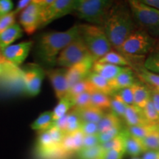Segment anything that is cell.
Returning <instances> with one entry per match:
<instances>
[{
	"mask_svg": "<svg viewBox=\"0 0 159 159\" xmlns=\"http://www.w3.org/2000/svg\"><path fill=\"white\" fill-rule=\"evenodd\" d=\"M123 68L124 67L109 64V63L94 62L91 71L104 77L108 81H111L122 71Z\"/></svg>",
	"mask_w": 159,
	"mask_h": 159,
	"instance_id": "7402d4cb",
	"label": "cell"
},
{
	"mask_svg": "<svg viewBox=\"0 0 159 159\" xmlns=\"http://www.w3.org/2000/svg\"><path fill=\"white\" fill-rule=\"evenodd\" d=\"M96 159H102V157H99V158H96Z\"/></svg>",
	"mask_w": 159,
	"mask_h": 159,
	"instance_id": "db71d44e",
	"label": "cell"
},
{
	"mask_svg": "<svg viewBox=\"0 0 159 159\" xmlns=\"http://www.w3.org/2000/svg\"><path fill=\"white\" fill-rule=\"evenodd\" d=\"M158 151H159V150H158Z\"/></svg>",
	"mask_w": 159,
	"mask_h": 159,
	"instance_id": "9f6ffc18",
	"label": "cell"
},
{
	"mask_svg": "<svg viewBox=\"0 0 159 159\" xmlns=\"http://www.w3.org/2000/svg\"><path fill=\"white\" fill-rule=\"evenodd\" d=\"M45 69L38 63L26 65L21 70L24 89L29 96L35 97L41 91Z\"/></svg>",
	"mask_w": 159,
	"mask_h": 159,
	"instance_id": "9c48e42d",
	"label": "cell"
},
{
	"mask_svg": "<svg viewBox=\"0 0 159 159\" xmlns=\"http://www.w3.org/2000/svg\"><path fill=\"white\" fill-rule=\"evenodd\" d=\"M13 2L11 0H0V17L13 11Z\"/></svg>",
	"mask_w": 159,
	"mask_h": 159,
	"instance_id": "ee69618b",
	"label": "cell"
},
{
	"mask_svg": "<svg viewBox=\"0 0 159 159\" xmlns=\"http://www.w3.org/2000/svg\"><path fill=\"white\" fill-rule=\"evenodd\" d=\"M125 153L124 150H110L104 152L102 158V159H122Z\"/></svg>",
	"mask_w": 159,
	"mask_h": 159,
	"instance_id": "bcb514c9",
	"label": "cell"
},
{
	"mask_svg": "<svg viewBox=\"0 0 159 159\" xmlns=\"http://www.w3.org/2000/svg\"><path fill=\"white\" fill-rule=\"evenodd\" d=\"M111 97L100 91H94L91 93V106L104 111L111 108Z\"/></svg>",
	"mask_w": 159,
	"mask_h": 159,
	"instance_id": "4dcf8cb0",
	"label": "cell"
},
{
	"mask_svg": "<svg viewBox=\"0 0 159 159\" xmlns=\"http://www.w3.org/2000/svg\"><path fill=\"white\" fill-rule=\"evenodd\" d=\"M79 26L80 35L95 62L112 50V46L102 27L89 24Z\"/></svg>",
	"mask_w": 159,
	"mask_h": 159,
	"instance_id": "3957f363",
	"label": "cell"
},
{
	"mask_svg": "<svg viewBox=\"0 0 159 159\" xmlns=\"http://www.w3.org/2000/svg\"><path fill=\"white\" fill-rule=\"evenodd\" d=\"M37 147L39 152L43 156H51L56 152L64 154L61 150V146L53 142L48 130L41 132L39 135Z\"/></svg>",
	"mask_w": 159,
	"mask_h": 159,
	"instance_id": "2e32d148",
	"label": "cell"
},
{
	"mask_svg": "<svg viewBox=\"0 0 159 159\" xmlns=\"http://www.w3.org/2000/svg\"><path fill=\"white\" fill-rule=\"evenodd\" d=\"M90 55L80 35L61 52L56 60V66L69 69Z\"/></svg>",
	"mask_w": 159,
	"mask_h": 159,
	"instance_id": "52a82bcc",
	"label": "cell"
},
{
	"mask_svg": "<svg viewBox=\"0 0 159 159\" xmlns=\"http://www.w3.org/2000/svg\"><path fill=\"white\" fill-rule=\"evenodd\" d=\"M33 45V42L31 41L12 44L2 49L1 55L7 62L15 66H19L28 56Z\"/></svg>",
	"mask_w": 159,
	"mask_h": 159,
	"instance_id": "8fae6325",
	"label": "cell"
},
{
	"mask_svg": "<svg viewBox=\"0 0 159 159\" xmlns=\"http://www.w3.org/2000/svg\"><path fill=\"white\" fill-rule=\"evenodd\" d=\"M73 108L72 100L69 97L65 96L62 99H59V102L52 111L53 120L56 121L64 116Z\"/></svg>",
	"mask_w": 159,
	"mask_h": 159,
	"instance_id": "f546056e",
	"label": "cell"
},
{
	"mask_svg": "<svg viewBox=\"0 0 159 159\" xmlns=\"http://www.w3.org/2000/svg\"><path fill=\"white\" fill-rule=\"evenodd\" d=\"M77 0H54L51 5L45 7L41 12L39 28L65 16L73 14Z\"/></svg>",
	"mask_w": 159,
	"mask_h": 159,
	"instance_id": "ba28073f",
	"label": "cell"
},
{
	"mask_svg": "<svg viewBox=\"0 0 159 159\" xmlns=\"http://www.w3.org/2000/svg\"><path fill=\"white\" fill-rule=\"evenodd\" d=\"M72 109L76 111L82 122H92L98 124L105 115L104 111L91 105L86 108Z\"/></svg>",
	"mask_w": 159,
	"mask_h": 159,
	"instance_id": "44dd1931",
	"label": "cell"
},
{
	"mask_svg": "<svg viewBox=\"0 0 159 159\" xmlns=\"http://www.w3.org/2000/svg\"><path fill=\"white\" fill-rule=\"evenodd\" d=\"M44 69L45 75L48 77L52 85L55 96L58 100L66 96L69 89L67 80V69L59 67Z\"/></svg>",
	"mask_w": 159,
	"mask_h": 159,
	"instance_id": "7c38bea8",
	"label": "cell"
},
{
	"mask_svg": "<svg viewBox=\"0 0 159 159\" xmlns=\"http://www.w3.org/2000/svg\"><path fill=\"white\" fill-rule=\"evenodd\" d=\"M79 35V25L65 31L48 32L40 35L35 45V55L40 65L46 69L56 66L57 57L61 52Z\"/></svg>",
	"mask_w": 159,
	"mask_h": 159,
	"instance_id": "6da1fadb",
	"label": "cell"
},
{
	"mask_svg": "<svg viewBox=\"0 0 159 159\" xmlns=\"http://www.w3.org/2000/svg\"><path fill=\"white\" fill-rule=\"evenodd\" d=\"M143 66L147 70L159 75V40L156 47L144 59Z\"/></svg>",
	"mask_w": 159,
	"mask_h": 159,
	"instance_id": "f1b7e54d",
	"label": "cell"
},
{
	"mask_svg": "<svg viewBox=\"0 0 159 159\" xmlns=\"http://www.w3.org/2000/svg\"><path fill=\"white\" fill-rule=\"evenodd\" d=\"M142 2L145 5L159 11V0H142Z\"/></svg>",
	"mask_w": 159,
	"mask_h": 159,
	"instance_id": "f907efd6",
	"label": "cell"
},
{
	"mask_svg": "<svg viewBox=\"0 0 159 159\" xmlns=\"http://www.w3.org/2000/svg\"><path fill=\"white\" fill-rule=\"evenodd\" d=\"M114 95L116 97H118L119 99H121L125 104L128 105H131L134 104L133 85L130 87L122 89H121V90L116 91Z\"/></svg>",
	"mask_w": 159,
	"mask_h": 159,
	"instance_id": "74e56055",
	"label": "cell"
},
{
	"mask_svg": "<svg viewBox=\"0 0 159 159\" xmlns=\"http://www.w3.org/2000/svg\"><path fill=\"white\" fill-rule=\"evenodd\" d=\"M92 91H85L71 99L73 108H83L91 105V97Z\"/></svg>",
	"mask_w": 159,
	"mask_h": 159,
	"instance_id": "8d00e7d4",
	"label": "cell"
},
{
	"mask_svg": "<svg viewBox=\"0 0 159 159\" xmlns=\"http://www.w3.org/2000/svg\"><path fill=\"white\" fill-rule=\"evenodd\" d=\"M128 3L137 27L159 40V11L139 0H130Z\"/></svg>",
	"mask_w": 159,
	"mask_h": 159,
	"instance_id": "5b68a950",
	"label": "cell"
},
{
	"mask_svg": "<svg viewBox=\"0 0 159 159\" xmlns=\"http://www.w3.org/2000/svg\"><path fill=\"white\" fill-rule=\"evenodd\" d=\"M3 61H5V59L3 58V57L1 55V52H0V74H1L3 71V68H4Z\"/></svg>",
	"mask_w": 159,
	"mask_h": 159,
	"instance_id": "816d5d0a",
	"label": "cell"
},
{
	"mask_svg": "<svg viewBox=\"0 0 159 159\" xmlns=\"http://www.w3.org/2000/svg\"><path fill=\"white\" fill-rule=\"evenodd\" d=\"M23 30L19 24L15 23L0 33V51L12 45L15 41L22 37Z\"/></svg>",
	"mask_w": 159,
	"mask_h": 159,
	"instance_id": "d6986e66",
	"label": "cell"
},
{
	"mask_svg": "<svg viewBox=\"0 0 159 159\" xmlns=\"http://www.w3.org/2000/svg\"><path fill=\"white\" fill-rule=\"evenodd\" d=\"M112 47L118 49L138 28L128 2H115L102 26Z\"/></svg>",
	"mask_w": 159,
	"mask_h": 159,
	"instance_id": "7a4b0ae2",
	"label": "cell"
},
{
	"mask_svg": "<svg viewBox=\"0 0 159 159\" xmlns=\"http://www.w3.org/2000/svg\"><path fill=\"white\" fill-rule=\"evenodd\" d=\"M115 2L111 0H77L73 14L89 25L102 27Z\"/></svg>",
	"mask_w": 159,
	"mask_h": 159,
	"instance_id": "277c9868",
	"label": "cell"
},
{
	"mask_svg": "<svg viewBox=\"0 0 159 159\" xmlns=\"http://www.w3.org/2000/svg\"><path fill=\"white\" fill-rule=\"evenodd\" d=\"M85 136H91V135H97L99 134L98 125L92 122H82L80 129Z\"/></svg>",
	"mask_w": 159,
	"mask_h": 159,
	"instance_id": "b9f144b4",
	"label": "cell"
},
{
	"mask_svg": "<svg viewBox=\"0 0 159 159\" xmlns=\"http://www.w3.org/2000/svg\"><path fill=\"white\" fill-rule=\"evenodd\" d=\"M131 159H142V158H140L138 156V157H132V158H131Z\"/></svg>",
	"mask_w": 159,
	"mask_h": 159,
	"instance_id": "f5cc1de1",
	"label": "cell"
},
{
	"mask_svg": "<svg viewBox=\"0 0 159 159\" xmlns=\"http://www.w3.org/2000/svg\"><path fill=\"white\" fill-rule=\"evenodd\" d=\"M87 79L92 85V86L94 87L95 91H100V92L108 94L109 96L114 94V92L111 88L110 85H109V81L100 75L97 74V73L94 72V71H91Z\"/></svg>",
	"mask_w": 159,
	"mask_h": 159,
	"instance_id": "d4e9b609",
	"label": "cell"
},
{
	"mask_svg": "<svg viewBox=\"0 0 159 159\" xmlns=\"http://www.w3.org/2000/svg\"><path fill=\"white\" fill-rule=\"evenodd\" d=\"M140 139L145 152L148 150H159V133L151 134Z\"/></svg>",
	"mask_w": 159,
	"mask_h": 159,
	"instance_id": "d590c367",
	"label": "cell"
},
{
	"mask_svg": "<svg viewBox=\"0 0 159 159\" xmlns=\"http://www.w3.org/2000/svg\"><path fill=\"white\" fill-rule=\"evenodd\" d=\"M96 62L102 63H109L118 66L122 67H130L133 68L132 61L128 58V56L122 55V53L117 51L111 50L106 55H105L96 61Z\"/></svg>",
	"mask_w": 159,
	"mask_h": 159,
	"instance_id": "603a6c76",
	"label": "cell"
},
{
	"mask_svg": "<svg viewBox=\"0 0 159 159\" xmlns=\"http://www.w3.org/2000/svg\"><path fill=\"white\" fill-rule=\"evenodd\" d=\"M43 9L39 2V0H33L27 8L21 12L19 19L20 24L27 34H33L39 28L41 14Z\"/></svg>",
	"mask_w": 159,
	"mask_h": 159,
	"instance_id": "30bf717a",
	"label": "cell"
},
{
	"mask_svg": "<svg viewBox=\"0 0 159 159\" xmlns=\"http://www.w3.org/2000/svg\"><path fill=\"white\" fill-rule=\"evenodd\" d=\"M30 0H20V1H19V2H18L16 8L14 10L16 13L17 14V13L20 11L22 12L25 8H27V6L30 4Z\"/></svg>",
	"mask_w": 159,
	"mask_h": 159,
	"instance_id": "681fc988",
	"label": "cell"
},
{
	"mask_svg": "<svg viewBox=\"0 0 159 159\" xmlns=\"http://www.w3.org/2000/svg\"><path fill=\"white\" fill-rule=\"evenodd\" d=\"M134 105L143 109L151 99L150 89L146 85L136 83L133 85Z\"/></svg>",
	"mask_w": 159,
	"mask_h": 159,
	"instance_id": "cb8c5ba5",
	"label": "cell"
},
{
	"mask_svg": "<svg viewBox=\"0 0 159 159\" xmlns=\"http://www.w3.org/2000/svg\"><path fill=\"white\" fill-rule=\"evenodd\" d=\"M105 151L103 150L102 145L89 148H82L77 152V159H96L102 157Z\"/></svg>",
	"mask_w": 159,
	"mask_h": 159,
	"instance_id": "d6a6232c",
	"label": "cell"
},
{
	"mask_svg": "<svg viewBox=\"0 0 159 159\" xmlns=\"http://www.w3.org/2000/svg\"><path fill=\"white\" fill-rule=\"evenodd\" d=\"M123 119L125 123L128 125V127L149 125L144 118L142 109L134 105H127Z\"/></svg>",
	"mask_w": 159,
	"mask_h": 159,
	"instance_id": "ac0fdd59",
	"label": "cell"
},
{
	"mask_svg": "<svg viewBox=\"0 0 159 159\" xmlns=\"http://www.w3.org/2000/svg\"><path fill=\"white\" fill-rule=\"evenodd\" d=\"M151 91V101L153 104L155 108L159 114V91L153 89H150Z\"/></svg>",
	"mask_w": 159,
	"mask_h": 159,
	"instance_id": "7dc6e473",
	"label": "cell"
},
{
	"mask_svg": "<svg viewBox=\"0 0 159 159\" xmlns=\"http://www.w3.org/2000/svg\"><path fill=\"white\" fill-rule=\"evenodd\" d=\"M122 134L124 138L125 153L130 155L132 157H138L139 155L145 152L140 139L133 136L127 128L122 129Z\"/></svg>",
	"mask_w": 159,
	"mask_h": 159,
	"instance_id": "e0dca14e",
	"label": "cell"
},
{
	"mask_svg": "<svg viewBox=\"0 0 159 159\" xmlns=\"http://www.w3.org/2000/svg\"><path fill=\"white\" fill-rule=\"evenodd\" d=\"M16 13L14 11H13L8 14L0 17V33L14 25L16 23Z\"/></svg>",
	"mask_w": 159,
	"mask_h": 159,
	"instance_id": "60d3db41",
	"label": "cell"
},
{
	"mask_svg": "<svg viewBox=\"0 0 159 159\" xmlns=\"http://www.w3.org/2000/svg\"><path fill=\"white\" fill-rule=\"evenodd\" d=\"M134 74V71L130 67H124L114 79L109 81V85L113 91L115 93L121 89L134 85L136 83Z\"/></svg>",
	"mask_w": 159,
	"mask_h": 159,
	"instance_id": "5bb4252c",
	"label": "cell"
},
{
	"mask_svg": "<svg viewBox=\"0 0 159 159\" xmlns=\"http://www.w3.org/2000/svg\"><path fill=\"white\" fill-rule=\"evenodd\" d=\"M99 144L98 134L91 135V136H85L83 139V148H93Z\"/></svg>",
	"mask_w": 159,
	"mask_h": 159,
	"instance_id": "f6af8a7d",
	"label": "cell"
},
{
	"mask_svg": "<svg viewBox=\"0 0 159 159\" xmlns=\"http://www.w3.org/2000/svg\"><path fill=\"white\" fill-rule=\"evenodd\" d=\"M122 130V126H117L110 129V130L105 131L104 133H102V134H98L99 144H105V143L114 139L115 137L118 136Z\"/></svg>",
	"mask_w": 159,
	"mask_h": 159,
	"instance_id": "ab89813d",
	"label": "cell"
},
{
	"mask_svg": "<svg viewBox=\"0 0 159 159\" xmlns=\"http://www.w3.org/2000/svg\"><path fill=\"white\" fill-rule=\"evenodd\" d=\"M0 52H1V51H0Z\"/></svg>",
	"mask_w": 159,
	"mask_h": 159,
	"instance_id": "11a10c76",
	"label": "cell"
},
{
	"mask_svg": "<svg viewBox=\"0 0 159 159\" xmlns=\"http://www.w3.org/2000/svg\"><path fill=\"white\" fill-rule=\"evenodd\" d=\"M85 135L80 130L71 134L65 135L61 144V149L65 155L77 152L83 148Z\"/></svg>",
	"mask_w": 159,
	"mask_h": 159,
	"instance_id": "9a60e30c",
	"label": "cell"
},
{
	"mask_svg": "<svg viewBox=\"0 0 159 159\" xmlns=\"http://www.w3.org/2000/svg\"><path fill=\"white\" fill-rule=\"evenodd\" d=\"M127 130L133 136L137 139H143L151 134L159 133V124H149L142 126L128 127Z\"/></svg>",
	"mask_w": 159,
	"mask_h": 159,
	"instance_id": "4316f807",
	"label": "cell"
},
{
	"mask_svg": "<svg viewBox=\"0 0 159 159\" xmlns=\"http://www.w3.org/2000/svg\"><path fill=\"white\" fill-rule=\"evenodd\" d=\"M95 91L94 87L91 84V83L88 80V79L83 80L82 81L77 83L76 84L73 85L69 89L66 96L69 98L73 99L77 95L84 93L85 91Z\"/></svg>",
	"mask_w": 159,
	"mask_h": 159,
	"instance_id": "1f68e13d",
	"label": "cell"
},
{
	"mask_svg": "<svg viewBox=\"0 0 159 159\" xmlns=\"http://www.w3.org/2000/svg\"><path fill=\"white\" fill-rule=\"evenodd\" d=\"M143 114L145 119L149 124L156 125L159 124V114L156 109L155 108L152 101L150 100L148 102L146 106L142 109Z\"/></svg>",
	"mask_w": 159,
	"mask_h": 159,
	"instance_id": "e575fe53",
	"label": "cell"
},
{
	"mask_svg": "<svg viewBox=\"0 0 159 159\" xmlns=\"http://www.w3.org/2000/svg\"><path fill=\"white\" fill-rule=\"evenodd\" d=\"M67 120H66V128L65 130V135L71 134L73 133L80 130L81 126L80 119L76 113V111L73 109L69 111L67 114Z\"/></svg>",
	"mask_w": 159,
	"mask_h": 159,
	"instance_id": "836d02e7",
	"label": "cell"
},
{
	"mask_svg": "<svg viewBox=\"0 0 159 159\" xmlns=\"http://www.w3.org/2000/svg\"><path fill=\"white\" fill-rule=\"evenodd\" d=\"M49 134L52 139L53 142L57 145L61 146V142H62L63 138L65 136V134L63 132L62 130H61L60 129L57 128L56 127L52 126V128L48 130Z\"/></svg>",
	"mask_w": 159,
	"mask_h": 159,
	"instance_id": "7bdbcfd3",
	"label": "cell"
},
{
	"mask_svg": "<svg viewBox=\"0 0 159 159\" xmlns=\"http://www.w3.org/2000/svg\"><path fill=\"white\" fill-rule=\"evenodd\" d=\"M52 111H45L39 115V116L32 123L31 128L35 130H39L41 132L47 131L50 129L53 125Z\"/></svg>",
	"mask_w": 159,
	"mask_h": 159,
	"instance_id": "484cf974",
	"label": "cell"
},
{
	"mask_svg": "<svg viewBox=\"0 0 159 159\" xmlns=\"http://www.w3.org/2000/svg\"><path fill=\"white\" fill-rule=\"evenodd\" d=\"M94 62V60L90 55L83 60L81 62L67 69V80H68L69 88L80 81L87 79L89 75L92 70Z\"/></svg>",
	"mask_w": 159,
	"mask_h": 159,
	"instance_id": "4fadbf2b",
	"label": "cell"
},
{
	"mask_svg": "<svg viewBox=\"0 0 159 159\" xmlns=\"http://www.w3.org/2000/svg\"><path fill=\"white\" fill-rule=\"evenodd\" d=\"M142 159H159V151L148 150L144 152Z\"/></svg>",
	"mask_w": 159,
	"mask_h": 159,
	"instance_id": "c3c4849f",
	"label": "cell"
},
{
	"mask_svg": "<svg viewBox=\"0 0 159 159\" xmlns=\"http://www.w3.org/2000/svg\"><path fill=\"white\" fill-rule=\"evenodd\" d=\"M158 41L144 30L138 27L116 50L125 56H146L153 50Z\"/></svg>",
	"mask_w": 159,
	"mask_h": 159,
	"instance_id": "8992f818",
	"label": "cell"
},
{
	"mask_svg": "<svg viewBox=\"0 0 159 159\" xmlns=\"http://www.w3.org/2000/svg\"><path fill=\"white\" fill-rule=\"evenodd\" d=\"M126 104H125L121 99H119L118 97H116L114 95H113L111 101V109L112 110V112L114 113L116 116H118L119 118H123L125 116V110H126Z\"/></svg>",
	"mask_w": 159,
	"mask_h": 159,
	"instance_id": "f35d334b",
	"label": "cell"
},
{
	"mask_svg": "<svg viewBox=\"0 0 159 159\" xmlns=\"http://www.w3.org/2000/svg\"><path fill=\"white\" fill-rule=\"evenodd\" d=\"M136 75L149 89L159 91V75L147 70L144 66L137 65L134 66Z\"/></svg>",
	"mask_w": 159,
	"mask_h": 159,
	"instance_id": "ffe728a7",
	"label": "cell"
},
{
	"mask_svg": "<svg viewBox=\"0 0 159 159\" xmlns=\"http://www.w3.org/2000/svg\"><path fill=\"white\" fill-rule=\"evenodd\" d=\"M97 125H98L99 134H102L115 127L122 126L121 119L113 112L105 114L104 116Z\"/></svg>",
	"mask_w": 159,
	"mask_h": 159,
	"instance_id": "83f0119b",
	"label": "cell"
}]
</instances>
